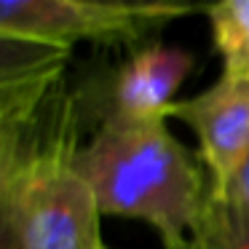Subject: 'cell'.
Masks as SVG:
<instances>
[{"mask_svg":"<svg viewBox=\"0 0 249 249\" xmlns=\"http://www.w3.org/2000/svg\"><path fill=\"white\" fill-rule=\"evenodd\" d=\"M72 166L102 214L153 225L163 247L193 241L212 185L163 118H105L94 140L75 147Z\"/></svg>","mask_w":249,"mask_h":249,"instance_id":"cell-1","label":"cell"},{"mask_svg":"<svg viewBox=\"0 0 249 249\" xmlns=\"http://www.w3.org/2000/svg\"><path fill=\"white\" fill-rule=\"evenodd\" d=\"M75 137L67 124L56 129L11 193L24 249H107L89 182L72 166Z\"/></svg>","mask_w":249,"mask_h":249,"instance_id":"cell-2","label":"cell"},{"mask_svg":"<svg viewBox=\"0 0 249 249\" xmlns=\"http://www.w3.org/2000/svg\"><path fill=\"white\" fill-rule=\"evenodd\" d=\"M179 3H86V0H0V33L72 49L75 40H140L190 14Z\"/></svg>","mask_w":249,"mask_h":249,"instance_id":"cell-3","label":"cell"},{"mask_svg":"<svg viewBox=\"0 0 249 249\" xmlns=\"http://www.w3.org/2000/svg\"><path fill=\"white\" fill-rule=\"evenodd\" d=\"M166 118L193 129L198 156L212 174V188H225L249 153V78L222 72L206 91L172 102Z\"/></svg>","mask_w":249,"mask_h":249,"instance_id":"cell-4","label":"cell"},{"mask_svg":"<svg viewBox=\"0 0 249 249\" xmlns=\"http://www.w3.org/2000/svg\"><path fill=\"white\" fill-rule=\"evenodd\" d=\"M190 51L174 46H147L118 70L113 81V99L105 118H166L174 91L193 72Z\"/></svg>","mask_w":249,"mask_h":249,"instance_id":"cell-5","label":"cell"},{"mask_svg":"<svg viewBox=\"0 0 249 249\" xmlns=\"http://www.w3.org/2000/svg\"><path fill=\"white\" fill-rule=\"evenodd\" d=\"M72 49L0 33V118H35L51 102Z\"/></svg>","mask_w":249,"mask_h":249,"instance_id":"cell-6","label":"cell"},{"mask_svg":"<svg viewBox=\"0 0 249 249\" xmlns=\"http://www.w3.org/2000/svg\"><path fill=\"white\" fill-rule=\"evenodd\" d=\"M62 124V118H46L43 113L35 118H0V198L14 193Z\"/></svg>","mask_w":249,"mask_h":249,"instance_id":"cell-7","label":"cell"},{"mask_svg":"<svg viewBox=\"0 0 249 249\" xmlns=\"http://www.w3.org/2000/svg\"><path fill=\"white\" fill-rule=\"evenodd\" d=\"M204 11L225 75L249 78V0H220Z\"/></svg>","mask_w":249,"mask_h":249,"instance_id":"cell-8","label":"cell"},{"mask_svg":"<svg viewBox=\"0 0 249 249\" xmlns=\"http://www.w3.org/2000/svg\"><path fill=\"white\" fill-rule=\"evenodd\" d=\"M190 244L196 249H249V209L212 190Z\"/></svg>","mask_w":249,"mask_h":249,"instance_id":"cell-9","label":"cell"},{"mask_svg":"<svg viewBox=\"0 0 249 249\" xmlns=\"http://www.w3.org/2000/svg\"><path fill=\"white\" fill-rule=\"evenodd\" d=\"M0 249H24L17 217H14L11 196H3L0 198Z\"/></svg>","mask_w":249,"mask_h":249,"instance_id":"cell-10","label":"cell"},{"mask_svg":"<svg viewBox=\"0 0 249 249\" xmlns=\"http://www.w3.org/2000/svg\"><path fill=\"white\" fill-rule=\"evenodd\" d=\"M214 190V188H212ZM217 193H225L228 198L238 201L241 206H247L249 209V153L244 156V161L238 163V169L233 172V177L228 179L225 188H220Z\"/></svg>","mask_w":249,"mask_h":249,"instance_id":"cell-11","label":"cell"},{"mask_svg":"<svg viewBox=\"0 0 249 249\" xmlns=\"http://www.w3.org/2000/svg\"><path fill=\"white\" fill-rule=\"evenodd\" d=\"M163 249H196V247L188 241V244H177V247H163Z\"/></svg>","mask_w":249,"mask_h":249,"instance_id":"cell-12","label":"cell"}]
</instances>
